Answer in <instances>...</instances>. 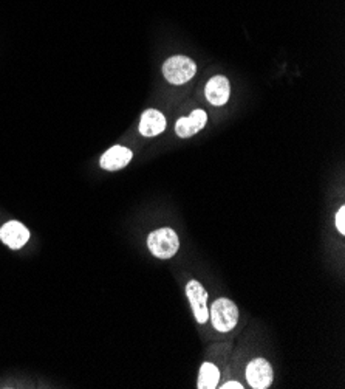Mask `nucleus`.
Listing matches in <instances>:
<instances>
[{"mask_svg": "<svg viewBox=\"0 0 345 389\" xmlns=\"http://www.w3.org/2000/svg\"><path fill=\"white\" fill-rule=\"evenodd\" d=\"M209 320L218 332H230L239 322V309L228 298H218L209 309Z\"/></svg>", "mask_w": 345, "mask_h": 389, "instance_id": "1", "label": "nucleus"}, {"mask_svg": "<svg viewBox=\"0 0 345 389\" xmlns=\"http://www.w3.org/2000/svg\"><path fill=\"white\" fill-rule=\"evenodd\" d=\"M147 247L158 259H171L179 252L180 241L172 228H159L147 236Z\"/></svg>", "mask_w": 345, "mask_h": 389, "instance_id": "2", "label": "nucleus"}, {"mask_svg": "<svg viewBox=\"0 0 345 389\" xmlns=\"http://www.w3.org/2000/svg\"><path fill=\"white\" fill-rule=\"evenodd\" d=\"M197 65L188 56H172L163 65V74L166 79L175 86H181L193 78Z\"/></svg>", "mask_w": 345, "mask_h": 389, "instance_id": "3", "label": "nucleus"}, {"mask_svg": "<svg viewBox=\"0 0 345 389\" xmlns=\"http://www.w3.org/2000/svg\"><path fill=\"white\" fill-rule=\"evenodd\" d=\"M186 296L191 303V308L193 312V317L200 322L205 325L209 321V309H208V292L205 287L201 286L198 281H189L186 286Z\"/></svg>", "mask_w": 345, "mask_h": 389, "instance_id": "4", "label": "nucleus"}, {"mask_svg": "<svg viewBox=\"0 0 345 389\" xmlns=\"http://www.w3.org/2000/svg\"><path fill=\"white\" fill-rule=\"evenodd\" d=\"M247 380L251 388L266 389L274 380L273 368L265 359H254L247 366Z\"/></svg>", "mask_w": 345, "mask_h": 389, "instance_id": "5", "label": "nucleus"}, {"mask_svg": "<svg viewBox=\"0 0 345 389\" xmlns=\"http://www.w3.org/2000/svg\"><path fill=\"white\" fill-rule=\"evenodd\" d=\"M0 239L13 250H19L30 239V231L21 222L11 220L0 228Z\"/></svg>", "mask_w": 345, "mask_h": 389, "instance_id": "6", "label": "nucleus"}, {"mask_svg": "<svg viewBox=\"0 0 345 389\" xmlns=\"http://www.w3.org/2000/svg\"><path fill=\"white\" fill-rule=\"evenodd\" d=\"M208 115L205 111L197 109L191 113V117H183L175 124V134L180 138H189L196 135L206 126Z\"/></svg>", "mask_w": 345, "mask_h": 389, "instance_id": "7", "label": "nucleus"}, {"mask_svg": "<svg viewBox=\"0 0 345 389\" xmlns=\"http://www.w3.org/2000/svg\"><path fill=\"white\" fill-rule=\"evenodd\" d=\"M132 157H133V154L130 149L123 147V146H113L108 149V151L103 157H101L99 164L103 169L118 171V169H123L128 167L132 160Z\"/></svg>", "mask_w": 345, "mask_h": 389, "instance_id": "8", "label": "nucleus"}, {"mask_svg": "<svg viewBox=\"0 0 345 389\" xmlns=\"http://www.w3.org/2000/svg\"><path fill=\"white\" fill-rule=\"evenodd\" d=\"M230 94H231L230 81L225 77H213L208 81L205 95L208 98V101L213 106H223L228 103Z\"/></svg>", "mask_w": 345, "mask_h": 389, "instance_id": "9", "label": "nucleus"}, {"mask_svg": "<svg viewBox=\"0 0 345 389\" xmlns=\"http://www.w3.org/2000/svg\"><path fill=\"white\" fill-rule=\"evenodd\" d=\"M166 129V118L162 112L155 109H149L141 117L140 123V132L145 137H157L164 132Z\"/></svg>", "mask_w": 345, "mask_h": 389, "instance_id": "10", "label": "nucleus"}, {"mask_svg": "<svg viewBox=\"0 0 345 389\" xmlns=\"http://www.w3.org/2000/svg\"><path fill=\"white\" fill-rule=\"evenodd\" d=\"M220 380V371L213 363H203L198 374V389H214Z\"/></svg>", "mask_w": 345, "mask_h": 389, "instance_id": "11", "label": "nucleus"}, {"mask_svg": "<svg viewBox=\"0 0 345 389\" xmlns=\"http://www.w3.org/2000/svg\"><path fill=\"white\" fill-rule=\"evenodd\" d=\"M336 228L339 230L341 235H345V206H341L339 211L336 213Z\"/></svg>", "mask_w": 345, "mask_h": 389, "instance_id": "12", "label": "nucleus"}, {"mask_svg": "<svg viewBox=\"0 0 345 389\" xmlns=\"http://www.w3.org/2000/svg\"><path fill=\"white\" fill-rule=\"evenodd\" d=\"M222 389H243V386L239 382H228L222 386Z\"/></svg>", "mask_w": 345, "mask_h": 389, "instance_id": "13", "label": "nucleus"}]
</instances>
